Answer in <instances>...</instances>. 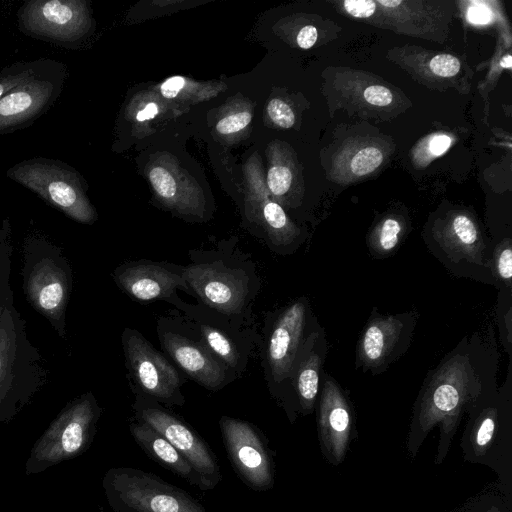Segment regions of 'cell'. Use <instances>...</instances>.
<instances>
[{"label":"cell","instance_id":"1","mask_svg":"<svg viewBox=\"0 0 512 512\" xmlns=\"http://www.w3.org/2000/svg\"><path fill=\"white\" fill-rule=\"evenodd\" d=\"M499 352L489 325L464 336L422 383L414 410L422 432L442 422L451 426L460 413L476 409L497 392Z\"/></svg>","mask_w":512,"mask_h":512},{"label":"cell","instance_id":"2","mask_svg":"<svg viewBox=\"0 0 512 512\" xmlns=\"http://www.w3.org/2000/svg\"><path fill=\"white\" fill-rule=\"evenodd\" d=\"M12 227H0V426L15 419L49 382L42 354L28 338L26 321L14 303L11 288Z\"/></svg>","mask_w":512,"mask_h":512},{"label":"cell","instance_id":"3","mask_svg":"<svg viewBox=\"0 0 512 512\" xmlns=\"http://www.w3.org/2000/svg\"><path fill=\"white\" fill-rule=\"evenodd\" d=\"M422 236L429 252L453 276L497 288L491 262L493 242L471 212L451 209L438 214Z\"/></svg>","mask_w":512,"mask_h":512},{"label":"cell","instance_id":"4","mask_svg":"<svg viewBox=\"0 0 512 512\" xmlns=\"http://www.w3.org/2000/svg\"><path fill=\"white\" fill-rule=\"evenodd\" d=\"M23 293L62 338L67 337L66 311L73 288L71 265L61 247L39 234L23 243Z\"/></svg>","mask_w":512,"mask_h":512},{"label":"cell","instance_id":"5","mask_svg":"<svg viewBox=\"0 0 512 512\" xmlns=\"http://www.w3.org/2000/svg\"><path fill=\"white\" fill-rule=\"evenodd\" d=\"M101 412L91 392L69 401L32 446L25 475L42 473L82 455L93 442Z\"/></svg>","mask_w":512,"mask_h":512},{"label":"cell","instance_id":"6","mask_svg":"<svg viewBox=\"0 0 512 512\" xmlns=\"http://www.w3.org/2000/svg\"><path fill=\"white\" fill-rule=\"evenodd\" d=\"M6 176L78 223L92 224L97 219L86 195L84 179L64 161L40 156L29 158L8 168Z\"/></svg>","mask_w":512,"mask_h":512},{"label":"cell","instance_id":"7","mask_svg":"<svg viewBox=\"0 0 512 512\" xmlns=\"http://www.w3.org/2000/svg\"><path fill=\"white\" fill-rule=\"evenodd\" d=\"M102 486L113 512H208L185 490L136 468L109 469Z\"/></svg>","mask_w":512,"mask_h":512},{"label":"cell","instance_id":"8","mask_svg":"<svg viewBox=\"0 0 512 512\" xmlns=\"http://www.w3.org/2000/svg\"><path fill=\"white\" fill-rule=\"evenodd\" d=\"M68 70L65 63L47 58L32 76L0 99V135L31 126L60 97Z\"/></svg>","mask_w":512,"mask_h":512},{"label":"cell","instance_id":"9","mask_svg":"<svg viewBox=\"0 0 512 512\" xmlns=\"http://www.w3.org/2000/svg\"><path fill=\"white\" fill-rule=\"evenodd\" d=\"M17 27L26 36L71 49L91 27L83 0H29L16 13Z\"/></svg>","mask_w":512,"mask_h":512},{"label":"cell","instance_id":"10","mask_svg":"<svg viewBox=\"0 0 512 512\" xmlns=\"http://www.w3.org/2000/svg\"><path fill=\"white\" fill-rule=\"evenodd\" d=\"M419 314L412 309L385 315L373 308L357 342L356 369L378 375L409 349Z\"/></svg>","mask_w":512,"mask_h":512},{"label":"cell","instance_id":"11","mask_svg":"<svg viewBox=\"0 0 512 512\" xmlns=\"http://www.w3.org/2000/svg\"><path fill=\"white\" fill-rule=\"evenodd\" d=\"M318 323L306 297L293 301L277 313L266 347L267 370L273 384L293 391L291 379L297 356Z\"/></svg>","mask_w":512,"mask_h":512},{"label":"cell","instance_id":"12","mask_svg":"<svg viewBox=\"0 0 512 512\" xmlns=\"http://www.w3.org/2000/svg\"><path fill=\"white\" fill-rule=\"evenodd\" d=\"M136 420L163 436L199 474L208 490L222 479L220 466L206 442L185 422L158 405H135Z\"/></svg>","mask_w":512,"mask_h":512},{"label":"cell","instance_id":"13","mask_svg":"<svg viewBox=\"0 0 512 512\" xmlns=\"http://www.w3.org/2000/svg\"><path fill=\"white\" fill-rule=\"evenodd\" d=\"M220 428L226 452L241 480L256 491L273 486V465L260 432L250 423L223 416Z\"/></svg>","mask_w":512,"mask_h":512},{"label":"cell","instance_id":"14","mask_svg":"<svg viewBox=\"0 0 512 512\" xmlns=\"http://www.w3.org/2000/svg\"><path fill=\"white\" fill-rule=\"evenodd\" d=\"M123 346L133 378L148 395L181 404L180 376L174 366L136 330L125 329Z\"/></svg>","mask_w":512,"mask_h":512},{"label":"cell","instance_id":"15","mask_svg":"<svg viewBox=\"0 0 512 512\" xmlns=\"http://www.w3.org/2000/svg\"><path fill=\"white\" fill-rule=\"evenodd\" d=\"M187 285L207 304L225 314L240 311L247 295L244 276L218 265H191L182 270Z\"/></svg>","mask_w":512,"mask_h":512},{"label":"cell","instance_id":"16","mask_svg":"<svg viewBox=\"0 0 512 512\" xmlns=\"http://www.w3.org/2000/svg\"><path fill=\"white\" fill-rule=\"evenodd\" d=\"M328 352L325 330L318 323L305 340L292 372V387L297 402L304 413L313 410L318 398Z\"/></svg>","mask_w":512,"mask_h":512},{"label":"cell","instance_id":"17","mask_svg":"<svg viewBox=\"0 0 512 512\" xmlns=\"http://www.w3.org/2000/svg\"><path fill=\"white\" fill-rule=\"evenodd\" d=\"M117 285L132 298L151 301L171 295L177 287L189 289L181 274L152 262H132L114 271Z\"/></svg>","mask_w":512,"mask_h":512},{"label":"cell","instance_id":"18","mask_svg":"<svg viewBox=\"0 0 512 512\" xmlns=\"http://www.w3.org/2000/svg\"><path fill=\"white\" fill-rule=\"evenodd\" d=\"M318 396L321 436L335 457L340 458L351 430V407L344 390L326 372Z\"/></svg>","mask_w":512,"mask_h":512},{"label":"cell","instance_id":"19","mask_svg":"<svg viewBox=\"0 0 512 512\" xmlns=\"http://www.w3.org/2000/svg\"><path fill=\"white\" fill-rule=\"evenodd\" d=\"M161 343L178 366L199 384L208 389L223 385L224 367L199 344L175 333H165Z\"/></svg>","mask_w":512,"mask_h":512},{"label":"cell","instance_id":"20","mask_svg":"<svg viewBox=\"0 0 512 512\" xmlns=\"http://www.w3.org/2000/svg\"><path fill=\"white\" fill-rule=\"evenodd\" d=\"M130 433L140 448L159 465L201 490H208L189 462L163 436L141 421L130 424Z\"/></svg>","mask_w":512,"mask_h":512},{"label":"cell","instance_id":"21","mask_svg":"<svg viewBox=\"0 0 512 512\" xmlns=\"http://www.w3.org/2000/svg\"><path fill=\"white\" fill-rule=\"evenodd\" d=\"M407 233L406 222L395 214L384 216L367 236V249L375 259L392 256Z\"/></svg>","mask_w":512,"mask_h":512},{"label":"cell","instance_id":"22","mask_svg":"<svg viewBox=\"0 0 512 512\" xmlns=\"http://www.w3.org/2000/svg\"><path fill=\"white\" fill-rule=\"evenodd\" d=\"M492 271L497 289L512 291V241L504 237L493 243Z\"/></svg>","mask_w":512,"mask_h":512},{"label":"cell","instance_id":"23","mask_svg":"<svg viewBox=\"0 0 512 512\" xmlns=\"http://www.w3.org/2000/svg\"><path fill=\"white\" fill-rule=\"evenodd\" d=\"M47 58L31 61H18L0 70V99L11 89L37 72Z\"/></svg>","mask_w":512,"mask_h":512},{"label":"cell","instance_id":"24","mask_svg":"<svg viewBox=\"0 0 512 512\" xmlns=\"http://www.w3.org/2000/svg\"><path fill=\"white\" fill-rule=\"evenodd\" d=\"M382 151L374 145H361L347 157V170L355 176H365L375 171L383 162Z\"/></svg>","mask_w":512,"mask_h":512},{"label":"cell","instance_id":"25","mask_svg":"<svg viewBox=\"0 0 512 512\" xmlns=\"http://www.w3.org/2000/svg\"><path fill=\"white\" fill-rule=\"evenodd\" d=\"M496 318L499 338L511 359L512 355V291L499 289Z\"/></svg>","mask_w":512,"mask_h":512},{"label":"cell","instance_id":"26","mask_svg":"<svg viewBox=\"0 0 512 512\" xmlns=\"http://www.w3.org/2000/svg\"><path fill=\"white\" fill-rule=\"evenodd\" d=\"M201 335L207 346L230 367H236L238 353L231 340L221 331L210 326H201Z\"/></svg>","mask_w":512,"mask_h":512},{"label":"cell","instance_id":"27","mask_svg":"<svg viewBox=\"0 0 512 512\" xmlns=\"http://www.w3.org/2000/svg\"><path fill=\"white\" fill-rule=\"evenodd\" d=\"M149 179L157 194L166 200L176 195V183L171 173L162 167H155L149 173Z\"/></svg>","mask_w":512,"mask_h":512},{"label":"cell","instance_id":"28","mask_svg":"<svg viewBox=\"0 0 512 512\" xmlns=\"http://www.w3.org/2000/svg\"><path fill=\"white\" fill-rule=\"evenodd\" d=\"M291 170L282 165L273 166L267 173V184L270 191L276 196H282L288 192L292 183Z\"/></svg>","mask_w":512,"mask_h":512},{"label":"cell","instance_id":"29","mask_svg":"<svg viewBox=\"0 0 512 512\" xmlns=\"http://www.w3.org/2000/svg\"><path fill=\"white\" fill-rule=\"evenodd\" d=\"M460 67L459 59L446 53L436 54L429 61V69L431 72L443 78L455 76L459 72Z\"/></svg>","mask_w":512,"mask_h":512},{"label":"cell","instance_id":"30","mask_svg":"<svg viewBox=\"0 0 512 512\" xmlns=\"http://www.w3.org/2000/svg\"><path fill=\"white\" fill-rule=\"evenodd\" d=\"M267 112L270 119L281 128H291L295 122V115L292 109L280 99H272L267 105Z\"/></svg>","mask_w":512,"mask_h":512},{"label":"cell","instance_id":"31","mask_svg":"<svg viewBox=\"0 0 512 512\" xmlns=\"http://www.w3.org/2000/svg\"><path fill=\"white\" fill-rule=\"evenodd\" d=\"M252 120L249 112H239L219 120L216 130L221 134H231L244 129Z\"/></svg>","mask_w":512,"mask_h":512},{"label":"cell","instance_id":"32","mask_svg":"<svg viewBox=\"0 0 512 512\" xmlns=\"http://www.w3.org/2000/svg\"><path fill=\"white\" fill-rule=\"evenodd\" d=\"M342 7L352 17L369 18L376 12L377 3L374 0H345Z\"/></svg>","mask_w":512,"mask_h":512},{"label":"cell","instance_id":"33","mask_svg":"<svg viewBox=\"0 0 512 512\" xmlns=\"http://www.w3.org/2000/svg\"><path fill=\"white\" fill-rule=\"evenodd\" d=\"M451 143L452 139L446 134H435L429 137L424 144V159L431 160L442 155L449 149Z\"/></svg>","mask_w":512,"mask_h":512},{"label":"cell","instance_id":"34","mask_svg":"<svg viewBox=\"0 0 512 512\" xmlns=\"http://www.w3.org/2000/svg\"><path fill=\"white\" fill-rule=\"evenodd\" d=\"M365 101L373 106H387L393 100L392 92L385 86L372 85L363 92Z\"/></svg>","mask_w":512,"mask_h":512},{"label":"cell","instance_id":"35","mask_svg":"<svg viewBox=\"0 0 512 512\" xmlns=\"http://www.w3.org/2000/svg\"><path fill=\"white\" fill-rule=\"evenodd\" d=\"M185 80L181 76H173L161 85V93L165 98H174L184 87Z\"/></svg>","mask_w":512,"mask_h":512},{"label":"cell","instance_id":"36","mask_svg":"<svg viewBox=\"0 0 512 512\" xmlns=\"http://www.w3.org/2000/svg\"><path fill=\"white\" fill-rule=\"evenodd\" d=\"M317 36L318 32L314 26H305L297 35V44L302 49H309L315 44Z\"/></svg>","mask_w":512,"mask_h":512},{"label":"cell","instance_id":"37","mask_svg":"<svg viewBox=\"0 0 512 512\" xmlns=\"http://www.w3.org/2000/svg\"><path fill=\"white\" fill-rule=\"evenodd\" d=\"M158 113V106L155 103L147 104L141 111L136 115V119L140 122L155 117Z\"/></svg>","mask_w":512,"mask_h":512},{"label":"cell","instance_id":"38","mask_svg":"<svg viewBox=\"0 0 512 512\" xmlns=\"http://www.w3.org/2000/svg\"><path fill=\"white\" fill-rule=\"evenodd\" d=\"M468 15L470 20L475 23L487 22L489 18V13L482 7H472L469 10Z\"/></svg>","mask_w":512,"mask_h":512},{"label":"cell","instance_id":"39","mask_svg":"<svg viewBox=\"0 0 512 512\" xmlns=\"http://www.w3.org/2000/svg\"><path fill=\"white\" fill-rule=\"evenodd\" d=\"M511 56L510 55H507L506 57L502 58L501 60V66L504 67V68H508L510 69L511 68Z\"/></svg>","mask_w":512,"mask_h":512}]
</instances>
